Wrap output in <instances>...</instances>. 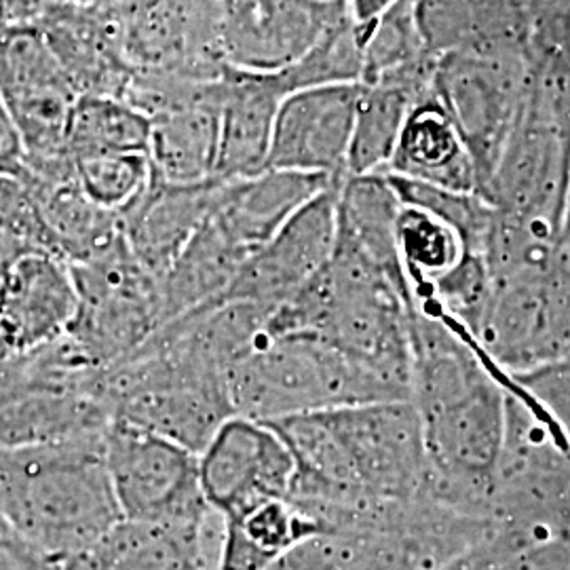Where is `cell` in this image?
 <instances>
[{
    "mask_svg": "<svg viewBox=\"0 0 570 570\" xmlns=\"http://www.w3.org/2000/svg\"><path fill=\"white\" fill-rule=\"evenodd\" d=\"M435 60L362 85L346 176L385 174L412 106L433 89Z\"/></svg>",
    "mask_w": 570,
    "mask_h": 570,
    "instance_id": "23",
    "label": "cell"
},
{
    "mask_svg": "<svg viewBox=\"0 0 570 570\" xmlns=\"http://www.w3.org/2000/svg\"><path fill=\"white\" fill-rule=\"evenodd\" d=\"M338 178L265 169L258 176L223 183L212 218L247 256L258 252L273 235L313 197Z\"/></svg>",
    "mask_w": 570,
    "mask_h": 570,
    "instance_id": "20",
    "label": "cell"
},
{
    "mask_svg": "<svg viewBox=\"0 0 570 570\" xmlns=\"http://www.w3.org/2000/svg\"><path fill=\"white\" fill-rule=\"evenodd\" d=\"M345 7L320 0H220L223 56L230 68L275 72L315 45Z\"/></svg>",
    "mask_w": 570,
    "mask_h": 570,
    "instance_id": "14",
    "label": "cell"
},
{
    "mask_svg": "<svg viewBox=\"0 0 570 570\" xmlns=\"http://www.w3.org/2000/svg\"><path fill=\"white\" fill-rule=\"evenodd\" d=\"M0 98L26 144V167L72 159L66 140L81 96L35 23L0 26Z\"/></svg>",
    "mask_w": 570,
    "mask_h": 570,
    "instance_id": "9",
    "label": "cell"
},
{
    "mask_svg": "<svg viewBox=\"0 0 570 570\" xmlns=\"http://www.w3.org/2000/svg\"><path fill=\"white\" fill-rule=\"evenodd\" d=\"M338 183L341 178L254 252L216 305L245 303L275 311L313 282L334 254Z\"/></svg>",
    "mask_w": 570,
    "mask_h": 570,
    "instance_id": "10",
    "label": "cell"
},
{
    "mask_svg": "<svg viewBox=\"0 0 570 570\" xmlns=\"http://www.w3.org/2000/svg\"><path fill=\"white\" fill-rule=\"evenodd\" d=\"M35 26L79 96L125 98L134 70L108 21L87 2H49Z\"/></svg>",
    "mask_w": 570,
    "mask_h": 570,
    "instance_id": "18",
    "label": "cell"
},
{
    "mask_svg": "<svg viewBox=\"0 0 570 570\" xmlns=\"http://www.w3.org/2000/svg\"><path fill=\"white\" fill-rule=\"evenodd\" d=\"M284 98L275 72L226 66L220 77L216 180L235 183L265 171L275 117Z\"/></svg>",
    "mask_w": 570,
    "mask_h": 570,
    "instance_id": "17",
    "label": "cell"
},
{
    "mask_svg": "<svg viewBox=\"0 0 570 570\" xmlns=\"http://www.w3.org/2000/svg\"><path fill=\"white\" fill-rule=\"evenodd\" d=\"M527 47L530 60L570 66V0H530Z\"/></svg>",
    "mask_w": 570,
    "mask_h": 570,
    "instance_id": "33",
    "label": "cell"
},
{
    "mask_svg": "<svg viewBox=\"0 0 570 570\" xmlns=\"http://www.w3.org/2000/svg\"><path fill=\"white\" fill-rule=\"evenodd\" d=\"M220 77L199 98L150 117L146 155L155 178L167 184L214 180L220 131Z\"/></svg>",
    "mask_w": 570,
    "mask_h": 570,
    "instance_id": "22",
    "label": "cell"
},
{
    "mask_svg": "<svg viewBox=\"0 0 570 570\" xmlns=\"http://www.w3.org/2000/svg\"><path fill=\"white\" fill-rule=\"evenodd\" d=\"M223 180L167 184L155 178L119 220L121 233L140 265L161 277L197 230L214 214Z\"/></svg>",
    "mask_w": 570,
    "mask_h": 570,
    "instance_id": "16",
    "label": "cell"
},
{
    "mask_svg": "<svg viewBox=\"0 0 570 570\" xmlns=\"http://www.w3.org/2000/svg\"><path fill=\"white\" fill-rule=\"evenodd\" d=\"M285 96L306 87L362 82L364 56L362 39L351 20L343 16L334 21L315 45L298 60L275 70Z\"/></svg>",
    "mask_w": 570,
    "mask_h": 570,
    "instance_id": "30",
    "label": "cell"
},
{
    "mask_svg": "<svg viewBox=\"0 0 570 570\" xmlns=\"http://www.w3.org/2000/svg\"><path fill=\"white\" fill-rule=\"evenodd\" d=\"M529 47H480L440 56L433 94L468 144L480 197L520 117L529 82Z\"/></svg>",
    "mask_w": 570,
    "mask_h": 570,
    "instance_id": "7",
    "label": "cell"
},
{
    "mask_svg": "<svg viewBox=\"0 0 570 570\" xmlns=\"http://www.w3.org/2000/svg\"><path fill=\"white\" fill-rule=\"evenodd\" d=\"M104 435L0 449V513L58 562L91 548L122 520L104 461Z\"/></svg>",
    "mask_w": 570,
    "mask_h": 570,
    "instance_id": "3",
    "label": "cell"
},
{
    "mask_svg": "<svg viewBox=\"0 0 570 570\" xmlns=\"http://www.w3.org/2000/svg\"><path fill=\"white\" fill-rule=\"evenodd\" d=\"M296 461L289 499L324 511L404 499L428 478L429 459L412 402H379L271 423Z\"/></svg>",
    "mask_w": 570,
    "mask_h": 570,
    "instance_id": "1",
    "label": "cell"
},
{
    "mask_svg": "<svg viewBox=\"0 0 570 570\" xmlns=\"http://www.w3.org/2000/svg\"><path fill=\"white\" fill-rule=\"evenodd\" d=\"M412 397L429 468L444 478L487 480L499 473L510 376H501L465 327L410 308Z\"/></svg>",
    "mask_w": 570,
    "mask_h": 570,
    "instance_id": "2",
    "label": "cell"
},
{
    "mask_svg": "<svg viewBox=\"0 0 570 570\" xmlns=\"http://www.w3.org/2000/svg\"><path fill=\"white\" fill-rule=\"evenodd\" d=\"M400 207L387 174L343 176L336 197V247L404 277L395 245Z\"/></svg>",
    "mask_w": 570,
    "mask_h": 570,
    "instance_id": "27",
    "label": "cell"
},
{
    "mask_svg": "<svg viewBox=\"0 0 570 570\" xmlns=\"http://www.w3.org/2000/svg\"><path fill=\"white\" fill-rule=\"evenodd\" d=\"M324 4H332V7H345V0H320Z\"/></svg>",
    "mask_w": 570,
    "mask_h": 570,
    "instance_id": "39",
    "label": "cell"
},
{
    "mask_svg": "<svg viewBox=\"0 0 570 570\" xmlns=\"http://www.w3.org/2000/svg\"><path fill=\"white\" fill-rule=\"evenodd\" d=\"M0 235L16 237L49 252L37 205L18 176L0 174Z\"/></svg>",
    "mask_w": 570,
    "mask_h": 570,
    "instance_id": "34",
    "label": "cell"
},
{
    "mask_svg": "<svg viewBox=\"0 0 570 570\" xmlns=\"http://www.w3.org/2000/svg\"><path fill=\"white\" fill-rule=\"evenodd\" d=\"M233 414L277 423L289 416L406 402L341 351L308 334L263 330L226 376Z\"/></svg>",
    "mask_w": 570,
    "mask_h": 570,
    "instance_id": "4",
    "label": "cell"
},
{
    "mask_svg": "<svg viewBox=\"0 0 570 570\" xmlns=\"http://www.w3.org/2000/svg\"><path fill=\"white\" fill-rule=\"evenodd\" d=\"M104 461L122 520L186 522L209 510L199 480V454L150 431L112 421Z\"/></svg>",
    "mask_w": 570,
    "mask_h": 570,
    "instance_id": "8",
    "label": "cell"
},
{
    "mask_svg": "<svg viewBox=\"0 0 570 570\" xmlns=\"http://www.w3.org/2000/svg\"><path fill=\"white\" fill-rule=\"evenodd\" d=\"M21 180L37 205L49 252L68 265L94 258L121 237L119 216L85 195L72 161L28 167Z\"/></svg>",
    "mask_w": 570,
    "mask_h": 570,
    "instance_id": "19",
    "label": "cell"
},
{
    "mask_svg": "<svg viewBox=\"0 0 570 570\" xmlns=\"http://www.w3.org/2000/svg\"><path fill=\"white\" fill-rule=\"evenodd\" d=\"M492 367L529 376L570 357V256L564 244L490 273L484 308L469 330Z\"/></svg>",
    "mask_w": 570,
    "mask_h": 570,
    "instance_id": "5",
    "label": "cell"
},
{
    "mask_svg": "<svg viewBox=\"0 0 570 570\" xmlns=\"http://www.w3.org/2000/svg\"><path fill=\"white\" fill-rule=\"evenodd\" d=\"M150 121L121 98L81 96L68 127V153L72 161L94 155L146 153Z\"/></svg>",
    "mask_w": 570,
    "mask_h": 570,
    "instance_id": "29",
    "label": "cell"
},
{
    "mask_svg": "<svg viewBox=\"0 0 570 570\" xmlns=\"http://www.w3.org/2000/svg\"><path fill=\"white\" fill-rule=\"evenodd\" d=\"M77 306L70 265L42 247L26 245L0 277V360L56 343L68 332Z\"/></svg>",
    "mask_w": 570,
    "mask_h": 570,
    "instance_id": "13",
    "label": "cell"
},
{
    "mask_svg": "<svg viewBox=\"0 0 570 570\" xmlns=\"http://www.w3.org/2000/svg\"><path fill=\"white\" fill-rule=\"evenodd\" d=\"M70 268L79 306L63 336L89 366H117L165 326L159 277L140 265L122 235Z\"/></svg>",
    "mask_w": 570,
    "mask_h": 570,
    "instance_id": "6",
    "label": "cell"
},
{
    "mask_svg": "<svg viewBox=\"0 0 570 570\" xmlns=\"http://www.w3.org/2000/svg\"><path fill=\"white\" fill-rule=\"evenodd\" d=\"M400 2L404 0H345L346 18L355 26L362 39L376 21L387 16Z\"/></svg>",
    "mask_w": 570,
    "mask_h": 570,
    "instance_id": "37",
    "label": "cell"
},
{
    "mask_svg": "<svg viewBox=\"0 0 570 570\" xmlns=\"http://www.w3.org/2000/svg\"><path fill=\"white\" fill-rule=\"evenodd\" d=\"M530 0H414L429 53L480 47H527Z\"/></svg>",
    "mask_w": 570,
    "mask_h": 570,
    "instance_id": "24",
    "label": "cell"
},
{
    "mask_svg": "<svg viewBox=\"0 0 570 570\" xmlns=\"http://www.w3.org/2000/svg\"><path fill=\"white\" fill-rule=\"evenodd\" d=\"M225 515L209 510L186 522L119 520L60 570H218Z\"/></svg>",
    "mask_w": 570,
    "mask_h": 570,
    "instance_id": "15",
    "label": "cell"
},
{
    "mask_svg": "<svg viewBox=\"0 0 570 570\" xmlns=\"http://www.w3.org/2000/svg\"><path fill=\"white\" fill-rule=\"evenodd\" d=\"M249 256L209 216L174 265L159 277L165 326L216 305Z\"/></svg>",
    "mask_w": 570,
    "mask_h": 570,
    "instance_id": "26",
    "label": "cell"
},
{
    "mask_svg": "<svg viewBox=\"0 0 570 570\" xmlns=\"http://www.w3.org/2000/svg\"><path fill=\"white\" fill-rule=\"evenodd\" d=\"M0 570H60V562L30 543L0 513Z\"/></svg>",
    "mask_w": 570,
    "mask_h": 570,
    "instance_id": "35",
    "label": "cell"
},
{
    "mask_svg": "<svg viewBox=\"0 0 570 570\" xmlns=\"http://www.w3.org/2000/svg\"><path fill=\"white\" fill-rule=\"evenodd\" d=\"M362 85L435 60L423 42L414 18V0H404L376 21L362 37Z\"/></svg>",
    "mask_w": 570,
    "mask_h": 570,
    "instance_id": "31",
    "label": "cell"
},
{
    "mask_svg": "<svg viewBox=\"0 0 570 570\" xmlns=\"http://www.w3.org/2000/svg\"><path fill=\"white\" fill-rule=\"evenodd\" d=\"M385 174L410 183L480 195L478 169L468 144L433 89L412 106Z\"/></svg>",
    "mask_w": 570,
    "mask_h": 570,
    "instance_id": "21",
    "label": "cell"
},
{
    "mask_svg": "<svg viewBox=\"0 0 570 570\" xmlns=\"http://www.w3.org/2000/svg\"><path fill=\"white\" fill-rule=\"evenodd\" d=\"M395 245L410 303L425 298L471 256L463 235L454 226L414 205L400 207Z\"/></svg>",
    "mask_w": 570,
    "mask_h": 570,
    "instance_id": "28",
    "label": "cell"
},
{
    "mask_svg": "<svg viewBox=\"0 0 570 570\" xmlns=\"http://www.w3.org/2000/svg\"><path fill=\"white\" fill-rule=\"evenodd\" d=\"M562 242L570 256V178L569 190H567V202H564V218H562Z\"/></svg>",
    "mask_w": 570,
    "mask_h": 570,
    "instance_id": "38",
    "label": "cell"
},
{
    "mask_svg": "<svg viewBox=\"0 0 570 570\" xmlns=\"http://www.w3.org/2000/svg\"><path fill=\"white\" fill-rule=\"evenodd\" d=\"M26 164L28 153L20 129L0 98V174L21 178L26 174Z\"/></svg>",
    "mask_w": 570,
    "mask_h": 570,
    "instance_id": "36",
    "label": "cell"
},
{
    "mask_svg": "<svg viewBox=\"0 0 570 570\" xmlns=\"http://www.w3.org/2000/svg\"><path fill=\"white\" fill-rule=\"evenodd\" d=\"M75 174L85 195L117 216H121L153 180V167L146 153L82 157L75 161Z\"/></svg>",
    "mask_w": 570,
    "mask_h": 570,
    "instance_id": "32",
    "label": "cell"
},
{
    "mask_svg": "<svg viewBox=\"0 0 570 570\" xmlns=\"http://www.w3.org/2000/svg\"><path fill=\"white\" fill-rule=\"evenodd\" d=\"M330 530L292 499L263 503L225 515V541L218 570H271L289 551Z\"/></svg>",
    "mask_w": 570,
    "mask_h": 570,
    "instance_id": "25",
    "label": "cell"
},
{
    "mask_svg": "<svg viewBox=\"0 0 570 570\" xmlns=\"http://www.w3.org/2000/svg\"><path fill=\"white\" fill-rule=\"evenodd\" d=\"M362 82L306 87L287 94L273 127L266 169L346 176Z\"/></svg>",
    "mask_w": 570,
    "mask_h": 570,
    "instance_id": "12",
    "label": "cell"
},
{
    "mask_svg": "<svg viewBox=\"0 0 570 570\" xmlns=\"http://www.w3.org/2000/svg\"><path fill=\"white\" fill-rule=\"evenodd\" d=\"M296 461L271 423L228 416L199 452L205 501L223 515L289 497Z\"/></svg>",
    "mask_w": 570,
    "mask_h": 570,
    "instance_id": "11",
    "label": "cell"
}]
</instances>
